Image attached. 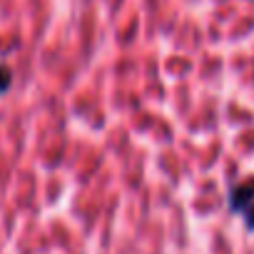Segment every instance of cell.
Instances as JSON below:
<instances>
[{"mask_svg": "<svg viewBox=\"0 0 254 254\" xmlns=\"http://www.w3.org/2000/svg\"><path fill=\"white\" fill-rule=\"evenodd\" d=\"M229 204H232L234 212H247L254 204V180L237 185L229 194Z\"/></svg>", "mask_w": 254, "mask_h": 254, "instance_id": "cell-1", "label": "cell"}, {"mask_svg": "<svg viewBox=\"0 0 254 254\" xmlns=\"http://www.w3.org/2000/svg\"><path fill=\"white\" fill-rule=\"evenodd\" d=\"M10 87V70L5 65H0V92H5Z\"/></svg>", "mask_w": 254, "mask_h": 254, "instance_id": "cell-2", "label": "cell"}, {"mask_svg": "<svg viewBox=\"0 0 254 254\" xmlns=\"http://www.w3.org/2000/svg\"><path fill=\"white\" fill-rule=\"evenodd\" d=\"M247 227H249V229H254V204L247 209Z\"/></svg>", "mask_w": 254, "mask_h": 254, "instance_id": "cell-3", "label": "cell"}]
</instances>
